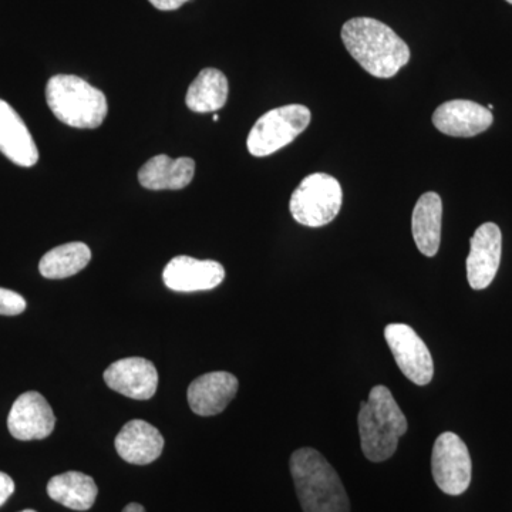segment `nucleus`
I'll use <instances>...</instances> for the list:
<instances>
[{"label": "nucleus", "instance_id": "2eb2a0df", "mask_svg": "<svg viewBox=\"0 0 512 512\" xmlns=\"http://www.w3.org/2000/svg\"><path fill=\"white\" fill-rule=\"evenodd\" d=\"M0 153L20 167H33L39 161L29 128L5 100H0Z\"/></svg>", "mask_w": 512, "mask_h": 512}, {"label": "nucleus", "instance_id": "f3484780", "mask_svg": "<svg viewBox=\"0 0 512 512\" xmlns=\"http://www.w3.org/2000/svg\"><path fill=\"white\" fill-rule=\"evenodd\" d=\"M195 174L192 158L181 157L173 160L168 156H156L148 160L138 171V181L151 191L183 190L191 184Z\"/></svg>", "mask_w": 512, "mask_h": 512}, {"label": "nucleus", "instance_id": "4be33fe9", "mask_svg": "<svg viewBox=\"0 0 512 512\" xmlns=\"http://www.w3.org/2000/svg\"><path fill=\"white\" fill-rule=\"evenodd\" d=\"M26 311V301L18 292L0 288V315L18 316Z\"/></svg>", "mask_w": 512, "mask_h": 512}, {"label": "nucleus", "instance_id": "a211bd4d", "mask_svg": "<svg viewBox=\"0 0 512 512\" xmlns=\"http://www.w3.org/2000/svg\"><path fill=\"white\" fill-rule=\"evenodd\" d=\"M443 202L437 192L421 195L413 210L412 231L414 242L421 254L436 256L441 242Z\"/></svg>", "mask_w": 512, "mask_h": 512}, {"label": "nucleus", "instance_id": "6e6552de", "mask_svg": "<svg viewBox=\"0 0 512 512\" xmlns=\"http://www.w3.org/2000/svg\"><path fill=\"white\" fill-rule=\"evenodd\" d=\"M384 338L397 366L410 382L417 386L431 382L434 376L433 357L416 330L404 323H390L384 329Z\"/></svg>", "mask_w": 512, "mask_h": 512}, {"label": "nucleus", "instance_id": "0eeeda50", "mask_svg": "<svg viewBox=\"0 0 512 512\" xmlns=\"http://www.w3.org/2000/svg\"><path fill=\"white\" fill-rule=\"evenodd\" d=\"M431 473L444 494L461 495L470 487L473 473L470 451L456 433L446 431L437 437L431 453Z\"/></svg>", "mask_w": 512, "mask_h": 512}, {"label": "nucleus", "instance_id": "7ed1b4c3", "mask_svg": "<svg viewBox=\"0 0 512 512\" xmlns=\"http://www.w3.org/2000/svg\"><path fill=\"white\" fill-rule=\"evenodd\" d=\"M407 429L409 423L392 392L386 386L373 387L359 412L360 446L367 460L382 463L393 457Z\"/></svg>", "mask_w": 512, "mask_h": 512}, {"label": "nucleus", "instance_id": "9b49d317", "mask_svg": "<svg viewBox=\"0 0 512 512\" xmlns=\"http://www.w3.org/2000/svg\"><path fill=\"white\" fill-rule=\"evenodd\" d=\"M104 382L114 392L130 399L148 400L157 392L158 372L150 360L127 357L107 367Z\"/></svg>", "mask_w": 512, "mask_h": 512}, {"label": "nucleus", "instance_id": "ddd939ff", "mask_svg": "<svg viewBox=\"0 0 512 512\" xmlns=\"http://www.w3.org/2000/svg\"><path fill=\"white\" fill-rule=\"evenodd\" d=\"M493 113L476 101L451 100L441 104L433 114L437 130L450 137L470 138L493 126Z\"/></svg>", "mask_w": 512, "mask_h": 512}, {"label": "nucleus", "instance_id": "b1692460", "mask_svg": "<svg viewBox=\"0 0 512 512\" xmlns=\"http://www.w3.org/2000/svg\"><path fill=\"white\" fill-rule=\"evenodd\" d=\"M148 2H150L154 8L167 12V10L180 9L188 0H148Z\"/></svg>", "mask_w": 512, "mask_h": 512}, {"label": "nucleus", "instance_id": "39448f33", "mask_svg": "<svg viewBox=\"0 0 512 512\" xmlns=\"http://www.w3.org/2000/svg\"><path fill=\"white\" fill-rule=\"evenodd\" d=\"M343 192L332 175L315 173L303 178L293 191L289 210L293 220L309 228L325 227L338 217Z\"/></svg>", "mask_w": 512, "mask_h": 512}, {"label": "nucleus", "instance_id": "393cba45", "mask_svg": "<svg viewBox=\"0 0 512 512\" xmlns=\"http://www.w3.org/2000/svg\"><path fill=\"white\" fill-rule=\"evenodd\" d=\"M123 512H146V510H144V507L141 504L131 503L124 508Z\"/></svg>", "mask_w": 512, "mask_h": 512}, {"label": "nucleus", "instance_id": "f03ea898", "mask_svg": "<svg viewBox=\"0 0 512 512\" xmlns=\"http://www.w3.org/2000/svg\"><path fill=\"white\" fill-rule=\"evenodd\" d=\"M289 467L303 512H350L339 474L319 451L299 448L292 454Z\"/></svg>", "mask_w": 512, "mask_h": 512}, {"label": "nucleus", "instance_id": "1a4fd4ad", "mask_svg": "<svg viewBox=\"0 0 512 512\" xmlns=\"http://www.w3.org/2000/svg\"><path fill=\"white\" fill-rule=\"evenodd\" d=\"M503 235L493 222L481 225L474 232L470 242V255L467 258V279L476 291L493 284L501 264Z\"/></svg>", "mask_w": 512, "mask_h": 512}, {"label": "nucleus", "instance_id": "9d476101", "mask_svg": "<svg viewBox=\"0 0 512 512\" xmlns=\"http://www.w3.org/2000/svg\"><path fill=\"white\" fill-rule=\"evenodd\" d=\"M55 426V413L40 393H23L10 409L8 429L20 441L46 439L53 433Z\"/></svg>", "mask_w": 512, "mask_h": 512}, {"label": "nucleus", "instance_id": "423d86ee", "mask_svg": "<svg viewBox=\"0 0 512 512\" xmlns=\"http://www.w3.org/2000/svg\"><path fill=\"white\" fill-rule=\"evenodd\" d=\"M311 110L288 104L265 113L249 131L247 146L254 157H268L296 140L311 123Z\"/></svg>", "mask_w": 512, "mask_h": 512}, {"label": "nucleus", "instance_id": "4468645a", "mask_svg": "<svg viewBox=\"0 0 512 512\" xmlns=\"http://www.w3.org/2000/svg\"><path fill=\"white\" fill-rule=\"evenodd\" d=\"M238 387V379L231 373H207L197 377L188 387V404L198 416H217L227 409Z\"/></svg>", "mask_w": 512, "mask_h": 512}, {"label": "nucleus", "instance_id": "6ab92c4d", "mask_svg": "<svg viewBox=\"0 0 512 512\" xmlns=\"http://www.w3.org/2000/svg\"><path fill=\"white\" fill-rule=\"evenodd\" d=\"M47 494L70 510L87 511L93 507L99 488L92 477L79 471H67L49 481Z\"/></svg>", "mask_w": 512, "mask_h": 512}, {"label": "nucleus", "instance_id": "aec40b11", "mask_svg": "<svg viewBox=\"0 0 512 512\" xmlns=\"http://www.w3.org/2000/svg\"><path fill=\"white\" fill-rule=\"evenodd\" d=\"M228 80L217 69H204L188 89L185 103L194 113H214L228 100Z\"/></svg>", "mask_w": 512, "mask_h": 512}, {"label": "nucleus", "instance_id": "412c9836", "mask_svg": "<svg viewBox=\"0 0 512 512\" xmlns=\"http://www.w3.org/2000/svg\"><path fill=\"white\" fill-rule=\"evenodd\" d=\"M92 259V251L83 242H69L47 252L40 259L39 271L47 279H64L79 274Z\"/></svg>", "mask_w": 512, "mask_h": 512}, {"label": "nucleus", "instance_id": "cd10ccee", "mask_svg": "<svg viewBox=\"0 0 512 512\" xmlns=\"http://www.w3.org/2000/svg\"><path fill=\"white\" fill-rule=\"evenodd\" d=\"M505 2L511 3L512 5V0H505Z\"/></svg>", "mask_w": 512, "mask_h": 512}, {"label": "nucleus", "instance_id": "20e7f679", "mask_svg": "<svg viewBox=\"0 0 512 512\" xmlns=\"http://www.w3.org/2000/svg\"><path fill=\"white\" fill-rule=\"evenodd\" d=\"M46 100L56 119L74 128L100 127L109 111L104 93L72 74L53 76L46 86Z\"/></svg>", "mask_w": 512, "mask_h": 512}, {"label": "nucleus", "instance_id": "f257e3e1", "mask_svg": "<svg viewBox=\"0 0 512 512\" xmlns=\"http://www.w3.org/2000/svg\"><path fill=\"white\" fill-rule=\"evenodd\" d=\"M340 36L350 56L377 79H392L412 56L402 37L376 19H350Z\"/></svg>", "mask_w": 512, "mask_h": 512}, {"label": "nucleus", "instance_id": "5701e85b", "mask_svg": "<svg viewBox=\"0 0 512 512\" xmlns=\"http://www.w3.org/2000/svg\"><path fill=\"white\" fill-rule=\"evenodd\" d=\"M13 493H15V483L12 477L0 471V507L12 497Z\"/></svg>", "mask_w": 512, "mask_h": 512}, {"label": "nucleus", "instance_id": "dca6fc26", "mask_svg": "<svg viewBox=\"0 0 512 512\" xmlns=\"http://www.w3.org/2000/svg\"><path fill=\"white\" fill-rule=\"evenodd\" d=\"M114 444L124 461L136 466H147L163 453L164 437L153 424L131 420L117 434Z\"/></svg>", "mask_w": 512, "mask_h": 512}, {"label": "nucleus", "instance_id": "bb28decb", "mask_svg": "<svg viewBox=\"0 0 512 512\" xmlns=\"http://www.w3.org/2000/svg\"><path fill=\"white\" fill-rule=\"evenodd\" d=\"M20 512H36L35 510H23V511H20Z\"/></svg>", "mask_w": 512, "mask_h": 512}, {"label": "nucleus", "instance_id": "f8f14e48", "mask_svg": "<svg viewBox=\"0 0 512 512\" xmlns=\"http://www.w3.org/2000/svg\"><path fill=\"white\" fill-rule=\"evenodd\" d=\"M225 278L224 266L217 261H200L191 256H175L165 266L163 281L175 292L211 291Z\"/></svg>", "mask_w": 512, "mask_h": 512}, {"label": "nucleus", "instance_id": "a878e982", "mask_svg": "<svg viewBox=\"0 0 512 512\" xmlns=\"http://www.w3.org/2000/svg\"><path fill=\"white\" fill-rule=\"evenodd\" d=\"M212 120L218 121L220 120V116H218V114H214V116H212Z\"/></svg>", "mask_w": 512, "mask_h": 512}]
</instances>
